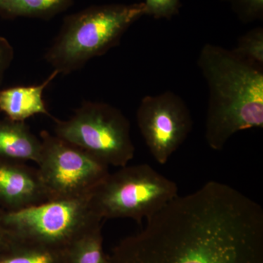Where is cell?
Wrapping results in <instances>:
<instances>
[{"label":"cell","mask_w":263,"mask_h":263,"mask_svg":"<svg viewBox=\"0 0 263 263\" xmlns=\"http://www.w3.org/2000/svg\"><path fill=\"white\" fill-rule=\"evenodd\" d=\"M109 263H263V209L219 181L171 200Z\"/></svg>","instance_id":"obj_1"},{"label":"cell","mask_w":263,"mask_h":263,"mask_svg":"<svg viewBox=\"0 0 263 263\" xmlns=\"http://www.w3.org/2000/svg\"><path fill=\"white\" fill-rule=\"evenodd\" d=\"M197 65L209 89L205 140L220 151L235 133L263 127L262 67L221 46L207 43Z\"/></svg>","instance_id":"obj_2"},{"label":"cell","mask_w":263,"mask_h":263,"mask_svg":"<svg viewBox=\"0 0 263 263\" xmlns=\"http://www.w3.org/2000/svg\"><path fill=\"white\" fill-rule=\"evenodd\" d=\"M143 15V3L92 5L67 15L45 59L59 74L68 75L119 44L124 32Z\"/></svg>","instance_id":"obj_3"},{"label":"cell","mask_w":263,"mask_h":263,"mask_svg":"<svg viewBox=\"0 0 263 263\" xmlns=\"http://www.w3.org/2000/svg\"><path fill=\"white\" fill-rule=\"evenodd\" d=\"M177 184L147 164L124 166L95 190L91 202L104 219H129L141 224L179 195Z\"/></svg>","instance_id":"obj_4"},{"label":"cell","mask_w":263,"mask_h":263,"mask_svg":"<svg viewBox=\"0 0 263 263\" xmlns=\"http://www.w3.org/2000/svg\"><path fill=\"white\" fill-rule=\"evenodd\" d=\"M91 196L48 200L16 212H4L3 223L16 241L66 249L102 224Z\"/></svg>","instance_id":"obj_5"},{"label":"cell","mask_w":263,"mask_h":263,"mask_svg":"<svg viewBox=\"0 0 263 263\" xmlns=\"http://www.w3.org/2000/svg\"><path fill=\"white\" fill-rule=\"evenodd\" d=\"M53 121L55 136L109 166L124 167L134 157L129 120L110 104L85 101L68 119Z\"/></svg>","instance_id":"obj_6"},{"label":"cell","mask_w":263,"mask_h":263,"mask_svg":"<svg viewBox=\"0 0 263 263\" xmlns=\"http://www.w3.org/2000/svg\"><path fill=\"white\" fill-rule=\"evenodd\" d=\"M37 171L49 200L91 196L106 179L109 165L47 131L40 134Z\"/></svg>","instance_id":"obj_7"},{"label":"cell","mask_w":263,"mask_h":263,"mask_svg":"<svg viewBox=\"0 0 263 263\" xmlns=\"http://www.w3.org/2000/svg\"><path fill=\"white\" fill-rule=\"evenodd\" d=\"M136 121L150 153L160 164L182 145L193 124L184 100L170 91L142 99Z\"/></svg>","instance_id":"obj_8"},{"label":"cell","mask_w":263,"mask_h":263,"mask_svg":"<svg viewBox=\"0 0 263 263\" xmlns=\"http://www.w3.org/2000/svg\"><path fill=\"white\" fill-rule=\"evenodd\" d=\"M37 168L25 162L0 160V207L16 212L48 201Z\"/></svg>","instance_id":"obj_9"},{"label":"cell","mask_w":263,"mask_h":263,"mask_svg":"<svg viewBox=\"0 0 263 263\" xmlns=\"http://www.w3.org/2000/svg\"><path fill=\"white\" fill-rule=\"evenodd\" d=\"M58 75V71L53 70L42 84L0 89V111L15 122H25L39 114L51 117L43 100V91Z\"/></svg>","instance_id":"obj_10"},{"label":"cell","mask_w":263,"mask_h":263,"mask_svg":"<svg viewBox=\"0 0 263 263\" xmlns=\"http://www.w3.org/2000/svg\"><path fill=\"white\" fill-rule=\"evenodd\" d=\"M41 150V138L33 134L25 122L0 119V160L37 164Z\"/></svg>","instance_id":"obj_11"},{"label":"cell","mask_w":263,"mask_h":263,"mask_svg":"<svg viewBox=\"0 0 263 263\" xmlns=\"http://www.w3.org/2000/svg\"><path fill=\"white\" fill-rule=\"evenodd\" d=\"M73 5V0H0V15L5 18L50 20Z\"/></svg>","instance_id":"obj_12"},{"label":"cell","mask_w":263,"mask_h":263,"mask_svg":"<svg viewBox=\"0 0 263 263\" xmlns=\"http://www.w3.org/2000/svg\"><path fill=\"white\" fill-rule=\"evenodd\" d=\"M0 263H66V249L14 240L0 254Z\"/></svg>","instance_id":"obj_13"},{"label":"cell","mask_w":263,"mask_h":263,"mask_svg":"<svg viewBox=\"0 0 263 263\" xmlns=\"http://www.w3.org/2000/svg\"><path fill=\"white\" fill-rule=\"evenodd\" d=\"M66 263H109L103 250L102 224L81 235L66 249Z\"/></svg>","instance_id":"obj_14"},{"label":"cell","mask_w":263,"mask_h":263,"mask_svg":"<svg viewBox=\"0 0 263 263\" xmlns=\"http://www.w3.org/2000/svg\"><path fill=\"white\" fill-rule=\"evenodd\" d=\"M235 53L254 65L263 66V29L256 27L249 31L238 40Z\"/></svg>","instance_id":"obj_15"},{"label":"cell","mask_w":263,"mask_h":263,"mask_svg":"<svg viewBox=\"0 0 263 263\" xmlns=\"http://www.w3.org/2000/svg\"><path fill=\"white\" fill-rule=\"evenodd\" d=\"M229 3L231 10L240 22L250 24L262 20L263 0H223Z\"/></svg>","instance_id":"obj_16"},{"label":"cell","mask_w":263,"mask_h":263,"mask_svg":"<svg viewBox=\"0 0 263 263\" xmlns=\"http://www.w3.org/2000/svg\"><path fill=\"white\" fill-rule=\"evenodd\" d=\"M146 15L155 19H171L179 13L180 0H145Z\"/></svg>","instance_id":"obj_17"},{"label":"cell","mask_w":263,"mask_h":263,"mask_svg":"<svg viewBox=\"0 0 263 263\" xmlns=\"http://www.w3.org/2000/svg\"><path fill=\"white\" fill-rule=\"evenodd\" d=\"M14 57L13 46L6 38L0 36V86L3 82L5 72L11 65Z\"/></svg>","instance_id":"obj_18"},{"label":"cell","mask_w":263,"mask_h":263,"mask_svg":"<svg viewBox=\"0 0 263 263\" xmlns=\"http://www.w3.org/2000/svg\"><path fill=\"white\" fill-rule=\"evenodd\" d=\"M5 211L0 207V254L9 248L14 243L3 223V214Z\"/></svg>","instance_id":"obj_19"}]
</instances>
